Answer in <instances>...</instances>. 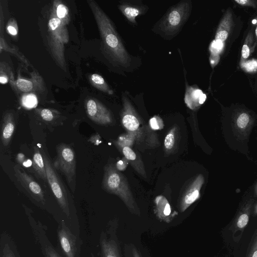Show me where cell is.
I'll return each instance as SVG.
<instances>
[{"mask_svg": "<svg viewBox=\"0 0 257 257\" xmlns=\"http://www.w3.org/2000/svg\"><path fill=\"white\" fill-rule=\"evenodd\" d=\"M96 22L103 47L108 58L114 64L124 68L131 65V58L114 26L106 14L94 1H88Z\"/></svg>", "mask_w": 257, "mask_h": 257, "instance_id": "obj_1", "label": "cell"}, {"mask_svg": "<svg viewBox=\"0 0 257 257\" xmlns=\"http://www.w3.org/2000/svg\"><path fill=\"white\" fill-rule=\"evenodd\" d=\"M58 1H55L50 15L48 24V43L52 55L57 64L63 69H66L64 56V44L69 40L66 24L68 17L60 19L57 15Z\"/></svg>", "mask_w": 257, "mask_h": 257, "instance_id": "obj_2", "label": "cell"}, {"mask_svg": "<svg viewBox=\"0 0 257 257\" xmlns=\"http://www.w3.org/2000/svg\"><path fill=\"white\" fill-rule=\"evenodd\" d=\"M190 0H183L171 7L157 23L155 31L165 39H171L183 28L191 13Z\"/></svg>", "mask_w": 257, "mask_h": 257, "instance_id": "obj_3", "label": "cell"}, {"mask_svg": "<svg viewBox=\"0 0 257 257\" xmlns=\"http://www.w3.org/2000/svg\"><path fill=\"white\" fill-rule=\"evenodd\" d=\"M102 185L105 191L118 196L131 212L140 214L126 179L113 164L105 166Z\"/></svg>", "mask_w": 257, "mask_h": 257, "instance_id": "obj_4", "label": "cell"}, {"mask_svg": "<svg viewBox=\"0 0 257 257\" xmlns=\"http://www.w3.org/2000/svg\"><path fill=\"white\" fill-rule=\"evenodd\" d=\"M57 156L54 167L65 176L70 189L74 192L76 185V161L73 150L64 144L57 147Z\"/></svg>", "mask_w": 257, "mask_h": 257, "instance_id": "obj_5", "label": "cell"}, {"mask_svg": "<svg viewBox=\"0 0 257 257\" xmlns=\"http://www.w3.org/2000/svg\"><path fill=\"white\" fill-rule=\"evenodd\" d=\"M47 181L55 198L65 215L70 216V209L66 190L61 179L45 154L43 155Z\"/></svg>", "mask_w": 257, "mask_h": 257, "instance_id": "obj_6", "label": "cell"}, {"mask_svg": "<svg viewBox=\"0 0 257 257\" xmlns=\"http://www.w3.org/2000/svg\"><path fill=\"white\" fill-rule=\"evenodd\" d=\"M123 108L121 111V122L124 127L135 138H140L142 131V120L134 106L126 96H122Z\"/></svg>", "mask_w": 257, "mask_h": 257, "instance_id": "obj_7", "label": "cell"}, {"mask_svg": "<svg viewBox=\"0 0 257 257\" xmlns=\"http://www.w3.org/2000/svg\"><path fill=\"white\" fill-rule=\"evenodd\" d=\"M14 169L15 176L23 187L35 200L44 204V193L40 185L19 165H15Z\"/></svg>", "mask_w": 257, "mask_h": 257, "instance_id": "obj_8", "label": "cell"}, {"mask_svg": "<svg viewBox=\"0 0 257 257\" xmlns=\"http://www.w3.org/2000/svg\"><path fill=\"white\" fill-rule=\"evenodd\" d=\"M29 218L35 240L39 245L44 257H61L49 240L42 224L37 222L30 216Z\"/></svg>", "mask_w": 257, "mask_h": 257, "instance_id": "obj_9", "label": "cell"}, {"mask_svg": "<svg viewBox=\"0 0 257 257\" xmlns=\"http://www.w3.org/2000/svg\"><path fill=\"white\" fill-rule=\"evenodd\" d=\"M253 124V118L245 111L236 112L232 118L233 132L239 140H243L248 137Z\"/></svg>", "mask_w": 257, "mask_h": 257, "instance_id": "obj_10", "label": "cell"}, {"mask_svg": "<svg viewBox=\"0 0 257 257\" xmlns=\"http://www.w3.org/2000/svg\"><path fill=\"white\" fill-rule=\"evenodd\" d=\"M58 236L61 249L65 257L77 256V237L62 221L58 229Z\"/></svg>", "mask_w": 257, "mask_h": 257, "instance_id": "obj_11", "label": "cell"}, {"mask_svg": "<svg viewBox=\"0 0 257 257\" xmlns=\"http://www.w3.org/2000/svg\"><path fill=\"white\" fill-rule=\"evenodd\" d=\"M85 107L88 116L95 123L106 125L113 122L111 113L99 101L89 99L86 101Z\"/></svg>", "mask_w": 257, "mask_h": 257, "instance_id": "obj_12", "label": "cell"}, {"mask_svg": "<svg viewBox=\"0 0 257 257\" xmlns=\"http://www.w3.org/2000/svg\"><path fill=\"white\" fill-rule=\"evenodd\" d=\"M204 179L202 174L198 175L183 193L180 201L179 209L184 212L200 197V191L204 183Z\"/></svg>", "mask_w": 257, "mask_h": 257, "instance_id": "obj_13", "label": "cell"}, {"mask_svg": "<svg viewBox=\"0 0 257 257\" xmlns=\"http://www.w3.org/2000/svg\"><path fill=\"white\" fill-rule=\"evenodd\" d=\"M253 204V199L250 198L238 210L229 229L233 236L237 233H242L248 223Z\"/></svg>", "mask_w": 257, "mask_h": 257, "instance_id": "obj_14", "label": "cell"}, {"mask_svg": "<svg viewBox=\"0 0 257 257\" xmlns=\"http://www.w3.org/2000/svg\"><path fill=\"white\" fill-rule=\"evenodd\" d=\"M155 203L154 212L160 221L169 223L178 215L177 212L172 211L168 201L165 197H157Z\"/></svg>", "mask_w": 257, "mask_h": 257, "instance_id": "obj_15", "label": "cell"}, {"mask_svg": "<svg viewBox=\"0 0 257 257\" xmlns=\"http://www.w3.org/2000/svg\"><path fill=\"white\" fill-rule=\"evenodd\" d=\"M232 13L228 9L221 20L215 36V40L223 43L228 37L233 27Z\"/></svg>", "mask_w": 257, "mask_h": 257, "instance_id": "obj_16", "label": "cell"}, {"mask_svg": "<svg viewBox=\"0 0 257 257\" xmlns=\"http://www.w3.org/2000/svg\"><path fill=\"white\" fill-rule=\"evenodd\" d=\"M118 9L131 23L136 24V18L143 14L147 10V7L144 5L122 3L118 5Z\"/></svg>", "mask_w": 257, "mask_h": 257, "instance_id": "obj_17", "label": "cell"}, {"mask_svg": "<svg viewBox=\"0 0 257 257\" xmlns=\"http://www.w3.org/2000/svg\"><path fill=\"white\" fill-rule=\"evenodd\" d=\"M121 149L124 157L131 163L135 169L143 177L146 178V173L143 163L138 155L129 146H118Z\"/></svg>", "mask_w": 257, "mask_h": 257, "instance_id": "obj_18", "label": "cell"}, {"mask_svg": "<svg viewBox=\"0 0 257 257\" xmlns=\"http://www.w3.org/2000/svg\"><path fill=\"white\" fill-rule=\"evenodd\" d=\"M15 128V123L13 115L11 113H8L3 118L2 127L1 140L4 146L9 145Z\"/></svg>", "mask_w": 257, "mask_h": 257, "instance_id": "obj_19", "label": "cell"}, {"mask_svg": "<svg viewBox=\"0 0 257 257\" xmlns=\"http://www.w3.org/2000/svg\"><path fill=\"white\" fill-rule=\"evenodd\" d=\"M100 244L102 257H120L116 242L107 238L105 233H101Z\"/></svg>", "mask_w": 257, "mask_h": 257, "instance_id": "obj_20", "label": "cell"}, {"mask_svg": "<svg viewBox=\"0 0 257 257\" xmlns=\"http://www.w3.org/2000/svg\"><path fill=\"white\" fill-rule=\"evenodd\" d=\"M206 99V95L199 89L189 88L185 95V102L191 109H195L202 104Z\"/></svg>", "mask_w": 257, "mask_h": 257, "instance_id": "obj_21", "label": "cell"}, {"mask_svg": "<svg viewBox=\"0 0 257 257\" xmlns=\"http://www.w3.org/2000/svg\"><path fill=\"white\" fill-rule=\"evenodd\" d=\"M32 167L36 175L44 181L47 180L44 159L37 147H34Z\"/></svg>", "mask_w": 257, "mask_h": 257, "instance_id": "obj_22", "label": "cell"}, {"mask_svg": "<svg viewBox=\"0 0 257 257\" xmlns=\"http://www.w3.org/2000/svg\"><path fill=\"white\" fill-rule=\"evenodd\" d=\"M178 130L177 127H173L167 134L164 140L165 151L171 153L175 151L178 141Z\"/></svg>", "mask_w": 257, "mask_h": 257, "instance_id": "obj_23", "label": "cell"}, {"mask_svg": "<svg viewBox=\"0 0 257 257\" xmlns=\"http://www.w3.org/2000/svg\"><path fill=\"white\" fill-rule=\"evenodd\" d=\"M90 80L91 84L96 88L108 94H113V91L109 88L101 75L93 74L91 75Z\"/></svg>", "mask_w": 257, "mask_h": 257, "instance_id": "obj_24", "label": "cell"}, {"mask_svg": "<svg viewBox=\"0 0 257 257\" xmlns=\"http://www.w3.org/2000/svg\"><path fill=\"white\" fill-rule=\"evenodd\" d=\"M253 40L251 34L249 33L242 47L240 64L244 63L250 56L251 50L253 49Z\"/></svg>", "mask_w": 257, "mask_h": 257, "instance_id": "obj_25", "label": "cell"}, {"mask_svg": "<svg viewBox=\"0 0 257 257\" xmlns=\"http://www.w3.org/2000/svg\"><path fill=\"white\" fill-rule=\"evenodd\" d=\"M245 257H257V228L251 238Z\"/></svg>", "mask_w": 257, "mask_h": 257, "instance_id": "obj_26", "label": "cell"}, {"mask_svg": "<svg viewBox=\"0 0 257 257\" xmlns=\"http://www.w3.org/2000/svg\"><path fill=\"white\" fill-rule=\"evenodd\" d=\"M16 85L20 90L24 92L30 91L34 88V83L32 81L22 78L17 80Z\"/></svg>", "mask_w": 257, "mask_h": 257, "instance_id": "obj_27", "label": "cell"}, {"mask_svg": "<svg viewBox=\"0 0 257 257\" xmlns=\"http://www.w3.org/2000/svg\"><path fill=\"white\" fill-rule=\"evenodd\" d=\"M22 103L23 105L26 107H34L37 104V99L34 94H28L23 96L22 98Z\"/></svg>", "mask_w": 257, "mask_h": 257, "instance_id": "obj_28", "label": "cell"}, {"mask_svg": "<svg viewBox=\"0 0 257 257\" xmlns=\"http://www.w3.org/2000/svg\"><path fill=\"white\" fill-rule=\"evenodd\" d=\"M240 66L246 72H255L257 70V60L253 59L245 61L240 64Z\"/></svg>", "mask_w": 257, "mask_h": 257, "instance_id": "obj_29", "label": "cell"}, {"mask_svg": "<svg viewBox=\"0 0 257 257\" xmlns=\"http://www.w3.org/2000/svg\"><path fill=\"white\" fill-rule=\"evenodd\" d=\"M1 257H17L9 243H5L1 247Z\"/></svg>", "mask_w": 257, "mask_h": 257, "instance_id": "obj_30", "label": "cell"}, {"mask_svg": "<svg viewBox=\"0 0 257 257\" xmlns=\"http://www.w3.org/2000/svg\"><path fill=\"white\" fill-rule=\"evenodd\" d=\"M149 123L151 128L154 130H160L163 127V120L159 116H155L151 118Z\"/></svg>", "mask_w": 257, "mask_h": 257, "instance_id": "obj_31", "label": "cell"}, {"mask_svg": "<svg viewBox=\"0 0 257 257\" xmlns=\"http://www.w3.org/2000/svg\"><path fill=\"white\" fill-rule=\"evenodd\" d=\"M57 15L58 17L60 19L68 18V10L64 5L61 3L58 4L57 7Z\"/></svg>", "mask_w": 257, "mask_h": 257, "instance_id": "obj_32", "label": "cell"}, {"mask_svg": "<svg viewBox=\"0 0 257 257\" xmlns=\"http://www.w3.org/2000/svg\"><path fill=\"white\" fill-rule=\"evenodd\" d=\"M41 117L44 120L50 121L53 119L54 115L52 112L49 109H43L40 112Z\"/></svg>", "mask_w": 257, "mask_h": 257, "instance_id": "obj_33", "label": "cell"}, {"mask_svg": "<svg viewBox=\"0 0 257 257\" xmlns=\"http://www.w3.org/2000/svg\"><path fill=\"white\" fill-rule=\"evenodd\" d=\"M128 163V161L124 157L117 162L116 168L118 171H124L126 168Z\"/></svg>", "mask_w": 257, "mask_h": 257, "instance_id": "obj_34", "label": "cell"}, {"mask_svg": "<svg viewBox=\"0 0 257 257\" xmlns=\"http://www.w3.org/2000/svg\"><path fill=\"white\" fill-rule=\"evenodd\" d=\"M234 2L238 5L243 6H249L255 7V3L254 1L251 0H234Z\"/></svg>", "mask_w": 257, "mask_h": 257, "instance_id": "obj_35", "label": "cell"}, {"mask_svg": "<svg viewBox=\"0 0 257 257\" xmlns=\"http://www.w3.org/2000/svg\"><path fill=\"white\" fill-rule=\"evenodd\" d=\"M7 29L11 35L15 36L17 34V31L13 26L10 25L7 27Z\"/></svg>", "mask_w": 257, "mask_h": 257, "instance_id": "obj_36", "label": "cell"}, {"mask_svg": "<svg viewBox=\"0 0 257 257\" xmlns=\"http://www.w3.org/2000/svg\"><path fill=\"white\" fill-rule=\"evenodd\" d=\"M132 251L133 257H141L135 246H133Z\"/></svg>", "mask_w": 257, "mask_h": 257, "instance_id": "obj_37", "label": "cell"}, {"mask_svg": "<svg viewBox=\"0 0 257 257\" xmlns=\"http://www.w3.org/2000/svg\"><path fill=\"white\" fill-rule=\"evenodd\" d=\"M0 82L2 84H5L8 82V79L6 77L1 75L0 77Z\"/></svg>", "mask_w": 257, "mask_h": 257, "instance_id": "obj_38", "label": "cell"}, {"mask_svg": "<svg viewBox=\"0 0 257 257\" xmlns=\"http://www.w3.org/2000/svg\"><path fill=\"white\" fill-rule=\"evenodd\" d=\"M254 212L255 213V214H257V204H256V205L254 207Z\"/></svg>", "mask_w": 257, "mask_h": 257, "instance_id": "obj_39", "label": "cell"}, {"mask_svg": "<svg viewBox=\"0 0 257 257\" xmlns=\"http://www.w3.org/2000/svg\"><path fill=\"white\" fill-rule=\"evenodd\" d=\"M255 36H256V37L257 38V26L255 28Z\"/></svg>", "mask_w": 257, "mask_h": 257, "instance_id": "obj_40", "label": "cell"}, {"mask_svg": "<svg viewBox=\"0 0 257 257\" xmlns=\"http://www.w3.org/2000/svg\"><path fill=\"white\" fill-rule=\"evenodd\" d=\"M91 257H94V256L93 254H92Z\"/></svg>", "mask_w": 257, "mask_h": 257, "instance_id": "obj_41", "label": "cell"}]
</instances>
